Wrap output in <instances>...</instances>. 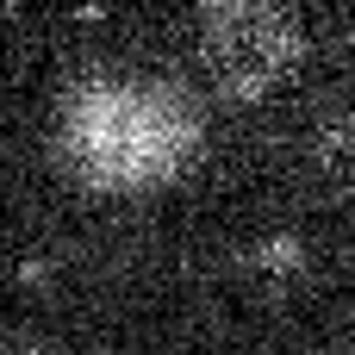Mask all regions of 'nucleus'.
<instances>
[{
    "label": "nucleus",
    "instance_id": "obj_2",
    "mask_svg": "<svg viewBox=\"0 0 355 355\" xmlns=\"http://www.w3.org/2000/svg\"><path fill=\"white\" fill-rule=\"evenodd\" d=\"M200 56L231 94L275 87L300 56V25L275 6H212L200 25Z\"/></svg>",
    "mask_w": 355,
    "mask_h": 355
},
{
    "label": "nucleus",
    "instance_id": "obj_1",
    "mask_svg": "<svg viewBox=\"0 0 355 355\" xmlns=\"http://www.w3.org/2000/svg\"><path fill=\"white\" fill-rule=\"evenodd\" d=\"M56 156L100 193H144L200 156V106L162 75H81L56 106Z\"/></svg>",
    "mask_w": 355,
    "mask_h": 355
}]
</instances>
